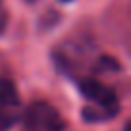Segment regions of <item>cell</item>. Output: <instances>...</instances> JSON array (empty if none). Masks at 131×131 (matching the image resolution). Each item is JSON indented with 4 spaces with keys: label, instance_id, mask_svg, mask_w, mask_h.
Instances as JSON below:
<instances>
[{
    "label": "cell",
    "instance_id": "obj_3",
    "mask_svg": "<svg viewBox=\"0 0 131 131\" xmlns=\"http://www.w3.org/2000/svg\"><path fill=\"white\" fill-rule=\"evenodd\" d=\"M79 91L81 94L94 106H104V108H118V96L116 93L106 87L104 83H100L98 79H83L79 81Z\"/></svg>",
    "mask_w": 131,
    "mask_h": 131
},
{
    "label": "cell",
    "instance_id": "obj_1",
    "mask_svg": "<svg viewBox=\"0 0 131 131\" xmlns=\"http://www.w3.org/2000/svg\"><path fill=\"white\" fill-rule=\"evenodd\" d=\"M25 131H64L66 122L60 112L48 102H33L21 114Z\"/></svg>",
    "mask_w": 131,
    "mask_h": 131
},
{
    "label": "cell",
    "instance_id": "obj_2",
    "mask_svg": "<svg viewBox=\"0 0 131 131\" xmlns=\"http://www.w3.org/2000/svg\"><path fill=\"white\" fill-rule=\"evenodd\" d=\"M21 114V98L16 85L8 79H0V131L14 127Z\"/></svg>",
    "mask_w": 131,
    "mask_h": 131
},
{
    "label": "cell",
    "instance_id": "obj_6",
    "mask_svg": "<svg viewBox=\"0 0 131 131\" xmlns=\"http://www.w3.org/2000/svg\"><path fill=\"white\" fill-rule=\"evenodd\" d=\"M62 2H71V0H62Z\"/></svg>",
    "mask_w": 131,
    "mask_h": 131
},
{
    "label": "cell",
    "instance_id": "obj_4",
    "mask_svg": "<svg viewBox=\"0 0 131 131\" xmlns=\"http://www.w3.org/2000/svg\"><path fill=\"white\" fill-rule=\"evenodd\" d=\"M118 108H104V106H94V104H89V106L83 108L81 116L85 122L89 123H96V122H106V119L114 118L118 114Z\"/></svg>",
    "mask_w": 131,
    "mask_h": 131
},
{
    "label": "cell",
    "instance_id": "obj_5",
    "mask_svg": "<svg viewBox=\"0 0 131 131\" xmlns=\"http://www.w3.org/2000/svg\"><path fill=\"white\" fill-rule=\"evenodd\" d=\"M6 27H8V10H6L4 2L0 0V35L6 31Z\"/></svg>",
    "mask_w": 131,
    "mask_h": 131
},
{
    "label": "cell",
    "instance_id": "obj_7",
    "mask_svg": "<svg viewBox=\"0 0 131 131\" xmlns=\"http://www.w3.org/2000/svg\"><path fill=\"white\" fill-rule=\"evenodd\" d=\"M27 2H35V0H27Z\"/></svg>",
    "mask_w": 131,
    "mask_h": 131
}]
</instances>
